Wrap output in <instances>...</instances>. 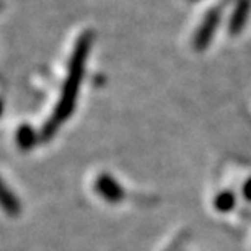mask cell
<instances>
[{
    "label": "cell",
    "instance_id": "6da1fadb",
    "mask_svg": "<svg viewBox=\"0 0 251 251\" xmlns=\"http://www.w3.org/2000/svg\"><path fill=\"white\" fill-rule=\"evenodd\" d=\"M93 39H95L93 31L87 29V31H83L80 34L77 43H75L72 56H70V61H69L67 75H65V80L61 90V98H59L51 118L48 119V123H44L41 132H39V139H41L43 142H49V140L57 134L61 126L67 121L75 111L80 85H82V80L85 77V69H87L88 54H90V49H92Z\"/></svg>",
    "mask_w": 251,
    "mask_h": 251
},
{
    "label": "cell",
    "instance_id": "7a4b0ae2",
    "mask_svg": "<svg viewBox=\"0 0 251 251\" xmlns=\"http://www.w3.org/2000/svg\"><path fill=\"white\" fill-rule=\"evenodd\" d=\"M220 7L214 8L205 15L204 22L201 23V26L198 28V31L194 34V49L196 51H204L205 48L209 46L210 39H212L215 29H217L219 23H220Z\"/></svg>",
    "mask_w": 251,
    "mask_h": 251
},
{
    "label": "cell",
    "instance_id": "3957f363",
    "mask_svg": "<svg viewBox=\"0 0 251 251\" xmlns=\"http://www.w3.org/2000/svg\"><path fill=\"white\" fill-rule=\"evenodd\" d=\"M95 191L109 204H118L126 198L124 188L109 173H101L95 181Z\"/></svg>",
    "mask_w": 251,
    "mask_h": 251
},
{
    "label": "cell",
    "instance_id": "277c9868",
    "mask_svg": "<svg viewBox=\"0 0 251 251\" xmlns=\"http://www.w3.org/2000/svg\"><path fill=\"white\" fill-rule=\"evenodd\" d=\"M250 10H251L250 0H238L237 8H235L232 18H230V22H228V31L232 36H237V34L242 33L243 26L247 25Z\"/></svg>",
    "mask_w": 251,
    "mask_h": 251
},
{
    "label": "cell",
    "instance_id": "5b68a950",
    "mask_svg": "<svg viewBox=\"0 0 251 251\" xmlns=\"http://www.w3.org/2000/svg\"><path fill=\"white\" fill-rule=\"evenodd\" d=\"M0 207L5 210V214H8L10 217H18L22 214V202L20 199L12 193L7 184L0 178Z\"/></svg>",
    "mask_w": 251,
    "mask_h": 251
},
{
    "label": "cell",
    "instance_id": "8992f818",
    "mask_svg": "<svg viewBox=\"0 0 251 251\" xmlns=\"http://www.w3.org/2000/svg\"><path fill=\"white\" fill-rule=\"evenodd\" d=\"M15 140H17V145L23 150V152H28V150H31L34 145L38 144V140H41V139H39V134L31 127V126L22 124L17 129Z\"/></svg>",
    "mask_w": 251,
    "mask_h": 251
},
{
    "label": "cell",
    "instance_id": "52a82bcc",
    "mask_svg": "<svg viewBox=\"0 0 251 251\" xmlns=\"http://www.w3.org/2000/svg\"><path fill=\"white\" fill-rule=\"evenodd\" d=\"M235 202H237V199H235V194L232 191H224V193H220L217 198L214 201V207L215 210H219V212H230L233 207H235Z\"/></svg>",
    "mask_w": 251,
    "mask_h": 251
},
{
    "label": "cell",
    "instance_id": "ba28073f",
    "mask_svg": "<svg viewBox=\"0 0 251 251\" xmlns=\"http://www.w3.org/2000/svg\"><path fill=\"white\" fill-rule=\"evenodd\" d=\"M243 196H245V199H247L248 202H251V178L248 179L247 183H245V186H243Z\"/></svg>",
    "mask_w": 251,
    "mask_h": 251
},
{
    "label": "cell",
    "instance_id": "9c48e42d",
    "mask_svg": "<svg viewBox=\"0 0 251 251\" xmlns=\"http://www.w3.org/2000/svg\"><path fill=\"white\" fill-rule=\"evenodd\" d=\"M2 114H3V101L0 100V116H2Z\"/></svg>",
    "mask_w": 251,
    "mask_h": 251
},
{
    "label": "cell",
    "instance_id": "30bf717a",
    "mask_svg": "<svg viewBox=\"0 0 251 251\" xmlns=\"http://www.w3.org/2000/svg\"><path fill=\"white\" fill-rule=\"evenodd\" d=\"M2 7H3V5H2V2H0V10H2Z\"/></svg>",
    "mask_w": 251,
    "mask_h": 251
}]
</instances>
